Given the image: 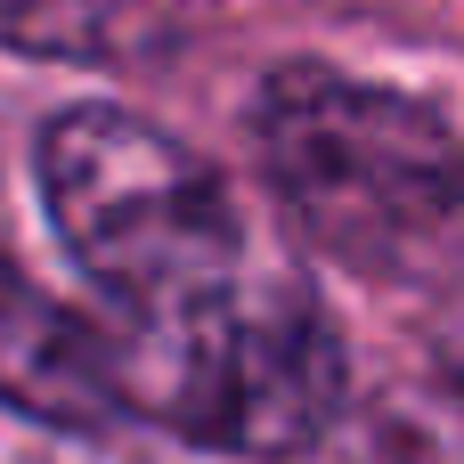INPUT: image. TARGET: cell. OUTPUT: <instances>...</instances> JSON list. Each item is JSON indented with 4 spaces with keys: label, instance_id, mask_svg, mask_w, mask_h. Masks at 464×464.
<instances>
[{
    "label": "cell",
    "instance_id": "1",
    "mask_svg": "<svg viewBox=\"0 0 464 464\" xmlns=\"http://www.w3.org/2000/svg\"><path fill=\"white\" fill-rule=\"evenodd\" d=\"M33 179L73 269L139 334V359L212 334L285 277L253 253L228 179L130 106H65L33 147Z\"/></svg>",
    "mask_w": 464,
    "mask_h": 464
},
{
    "label": "cell",
    "instance_id": "2",
    "mask_svg": "<svg viewBox=\"0 0 464 464\" xmlns=\"http://www.w3.org/2000/svg\"><path fill=\"white\" fill-rule=\"evenodd\" d=\"M253 147L294 228L359 277H440L457 261V139L440 106L277 65L253 98Z\"/></svg>",
    "mask_w": 464,
    "mask_h": 464
},
{
    "label": "cell",
    "instance_id": "3",
    "mask_svg": "<svg viewBox=\"0 0 464 464\" xmlns=\"http://www.w3.org/2000/svg\"><path fill=\"white\" fill-rule=\"evenodd\" d=\"M343 343L302 277H277L212 334L122 367V408L237 457H310L343 416Z\"/></svg>",
    "mask_w": 464,
    "mask_h": 464
},
{
    "label": "cell",
    "instance_id": "4",
    "mask_svg": "<svg viewBox=\"0 0 464 464\" xmlns=\"http://www.w3.org/2000/svg\"><path fill=\"white\" fill-rule=\"evenodd\" d=\"M0 408L57 432H98L122 416L114 351L73 310H57L8 253H0Z\"/></svg>",
    "mask_w": 464,
    "mask_h": 464
},
{
    "label": "cell",
    "instance_id": "5",
    "mask_svg": "<svg viewBox=\"0 0 464 464\" xmlns=\"http://www.w3.org/2000/svg\"><path fill=\"white\" fill-rule=\"evenodd\" d=\"M196 24V0H0V49L57 65H139Z\"/></svg>",
    "mask_w": 464,
    "mask_h": 464
}]
</instances>
